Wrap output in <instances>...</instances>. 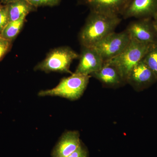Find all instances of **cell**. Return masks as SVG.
Returning a JSON list of instances; mask_svg holds the SVG:
<instances>
[{
  "mask_svg": "<svg viewBox=\"0 0 157 157\" xmlns=\"http://www.w3.org/2000/svg\"><path fill=\"white\" fill-rule=\"evenodd\" d=\"M121 21L119 16L90 11L79 34L82 46L94 47L96 43L114 32Z\"/></svg>",
  "mask_w": 157,
  "mask_h": 157,
  "instance_id": "obj_1",
  "label": "cell"
},
{
  "mask_svg": "<svg viewBox=\"0 0 157 157\" xmlns=\"http://www.w3.org/2000/svg\"><path fill=\"white\" fill-rule=\"evenodd\" d=\"M90 76L73 73L71 76L63 78L59 84L52 89L42 90L38 95L58 96L76 100L80 98L87 87Z\"/></svg>",
  "mask_w": 157,
  "mask_h": 157,
  "instance_id": "obj_2",
  "label": "cell"
},
{
  "mask_svg": "<svg viewBox=\"0 0 157 157\" xmlns=\"http://www.w3.org/2000/svg\"><path fill=\"white\" fill-rule=\"evenodd\" d=\"M79 55L68 46H62L51 51L45 58L35 67V70L46 73L51 72L71 73L70 67Z\"/></svg>",
  "mask_w": 157,
  "mask_h": 157,
  "instance_id": "obj_3",
  "label": "cell"
},
{
  "mask_svg": "<svg viewBox=\"0 0 157 157\" xmlns=\"http://www.w3.org/2000/svg\"><path fill=\"white\" fill-rule=\"evenodd\" d=\"M153 45L142 44L131 39L129 45L121 54L107 61L115 65L126 82L131 70L142 60Z\"/></svg>",
  "mask_w": 157,
  "mask_h": 157,
  "instance_id": "obj_4",
  "label": "cell"
},
{
  "mask_svg": "<svg viewBox=\"0 0 157 157\" xmlns=\"http://www.w3.org/2000/svg\"><path fill=\"white\" fill-rule=\"evenodd\" d=\"M126 30L119 33L113 32L96 43L93 47L100 54L104 62L121 54L131 42Z\"/></svg>",
  "mask_w": 157,
  "mask_h": 157,
  "instance_id": "obj_5",
  "label": "cell"
},
{
  "mask_svg": "<svg viewBox=\"0 0 157 157\" xmlns=\"http://www.w3.org/2000/svg\"><path fill=\"white\" fill-rule=\"evenodd\" d=\"M131 39L142 44H157V32L151 18L137 19L131 22L126 29Z\"/></svg>",
  "mask_w": 157,
  "mask_h": 157,
  "instance_id": "obj_6",
  "label": "cell"
},
{
  "mask_svg": "<svg viewBox=\"0 0 157 157\" xmlns=\"http://www.w3.org/2000/svg\"><path fill=\"white\" fill-rule=\"evenodd\" d=\"M156 81V76L142 60L131 70L126 82L136 90L142 91L151 86Z\"/></svg>",
  "mask_w": 157,
  "mask_h": 157,
  "instance_id": "obj_7",
  "label": "cell"
},
{
  "mask_svg": "<svg viewBox=\"0 0 157 157\" xmlns=\"http://www.w3.org/2000/svg\"><path fill=\"white\" fill-rule=\"evenodd\" d=\"M79 61L75 73L90 75L101 69L104 61L93 47L82 46L79 55Z\"/></svg>",
  "mask_w": 157,
  "mask_h": 157,
  "instance_id": "obj_8",
  "label": "cell"
},
{
  "mask_svg": "<svg viewBox=\"0 0 157 157\" xmlns=\"http://www.w3.org/2000/svg\"><path fill=\"white\" fill-rule=\"evenodd\" d=\"M157 13V0H131L122 16L124 19H153Z\"/></svg>",
  "mask_w": 157,
  "mask_h": 157,
  "instance_id": "obj_9",
  "label": "cell"
},
{
  "mask_svg": "<svg viewBox=\"0 0 157 157\" xmlns=\"http://www.w3.org/2000/svg\"><path fill=\"white\" fill-rule=\"evenodd\" d=\"M131 0H83L90 11L119 16L122 15Z\"/></svg>",
  "mask_w": 157,
  "mask_h": 157,
  "instance_id": "obj_10",
  "label": "cell"
},
{
  "mask_svg": "<svg viewBox=\"0 0 157 157\" xmlns=\"http://www.w3.org/2000/svg\"><path fill=\"white\" fill-rule=\"evenodd\" d=\"M90 76L97 78L108 87H117L126 83L117 67L109 61L104 62L101 69Z\"/></svg>",
  "mask_w": 157,
  "mask_h": 157,
  "instance_id": "obj_11",
  "label": "cell"
},
{
  "mask_svg": "<svg viewBox=\"0 0 157 157\" xmlns=\"http://www.w3.org/2000/svg\"><path fill=\"white\" fill-rule=\"evenodd\" d=\"M81 144L79 134L77 131L64 133L54 149L52 157H67Z\"/></svg>",
  "mask_w": 157,
  "mask_h": 157,
  "instance_id": "obj_12",
  "label": "cell"
},
{
  "mask_svg": "<svg viewBox=\"0 0 157 157\" xmlns=\"http://www.w3.org/2000/svg\"><path fill=\"white\" fill-rule=\"evenodd\" d=\"M6 6L9 22L17 20L23 16H27L29 13L36 9V8L32 6L26 0H19Z\"/></svg>",
  "mask_w": 157,
  "mask_h": 157,
  "instance_id": "obj_13",
  "label": "cell"
},
{
  "mask_svg": "<svg viewBox=\"0 0 157 157\" xmlns=\"http://www.w3.org/2000/svg\"><path fill=\"white\" fill-rule=\"evenodd\" d=\"M26 17V16H23L17 20L8 23L0 33L2 38L12 42L17 36L22 29Z\"/></svg>",
  "mask_w": 157,
  "mask_h": 157,
  "instance_id": "obj_14",
  "label": "cell"
},
{
  "mask_svg": "<svg viewBox=\"0 0 157 157\" xmlns=\"http://www.w3.org/2000/svg\"><path fill=\"white\" fill-rule=\"evenodd\" d=\"M142 60L157 78V44L152 46Z\"/></svg>",
  "mask_w": 157,
  "mask_h": 157,
  "instance_id": "obj_15",
  "label": "cell"
},
{
  "mask_svg": "<svg viewBox=\"0 0 157 157\" xmlns=\"http://www.w3.org/2000/svg\"><path fill=\"white\" fill-rule=\"evenodd\" d=\"M34 7L41 6H58L60 3L61 0H26Z\"/></svg>",
  "mask_w": 157,
  "mask_h": 157,
  "instance_id": "obj_16",
  "label": "cell"
},
{
  "mask_svg": "<svg viewBox=\"0 0 157 157\" xmlns=\"http://www.w3.org/2000/svg\"><path fill=\"white\" fill-rule=\"evenodd\" d=\"M9 22L7 6L2 5L0 7V33Z\"/></svg>",
  "mask_w": 157,
  "mask_h": 157,
  "instance_id": "obj_17",
  "label": "cell"
},
{
  "mask_svg": "<svg viewBox=\"0 0 157 157\" xmlns=\"http://www.w3.org/2000/svg\"><path fill=\"white\" fill-rule=\"evenodd\" d=\"M11 42L3 38L0 39V61L11 48Z\"/></svg>",
  "mask_w": 157,
  "mask_h": 157,
  "instance_id": "obj_18",
  "label": "cell"
},
{
  "mask_svg": "<svg viewBox=\"0 0 157 157\" xmlns=\"http://www.w3.org/2000/svg\"><path fill=\"white\" fill-rule=\"evenodd\" d=\"M67 157H87V151L81 144L75 151Z\"/></svg>",
  "mask_w": 157,
  "mask_h": 157,
  "instance_id": "obj_19",
  "label": "cell"
},
{
  "mask_svg": "<svg viewBox=\"0 0 157 157\" xmlns=\"http://www.w3.org/2000/svg\"><path fill=\"white\" fill-rule=\"evenodd\" d=\"M17 1L19 0H0V3H2L4 5H6Z\"/></svg>",
  "mask_w": 157,
  "mask_h": 157,
  "instance_id": "obj_20",
  "label": "cell"
},
{
  "mask_svg": "<svg viewBox=\"0 0 157 157\" xmlns=\"http://www.w3.org/2000/svg\"><path fill=\"white\" fill-rule=\"evenodd\" d=\"M153 22L155 28L157 32V13L153 18Z\"/></svg>",
  "mask_w": 157,
  "mask_h": 157,
  "instance_id": "obj_21",
  "label": "cell"
},
{
  "mask_svg": "<svg viewBox=\"0 0 157 157\" xmlns=\"http://www.w3.org/2000/svg\"><path fill=\"white\" fill-rule=\"evenodd\" d=\"M1 38H2V37L1 36V35H0V39H1Z\"/></svg>",
  "mask_w": 157,
  "mask_h": 157,
  "instance_id": "obj_22",
  "label": "cell"
},
{
  "mask_svg": "<svg viewBox=\"0 0 157 157\" xmlns=\"http://www.w3.org/2000/svg\"><path fill=\"white\" fill-rule=\"evenodd\" d=\"M2 4H1V3H0V7H1V6H2Z\"/></svg>",
  "mask_w": 157,
  "mask_h": 157,
  "instance_id": "obj_23",
  "label": "cell"
}]
</instances>
